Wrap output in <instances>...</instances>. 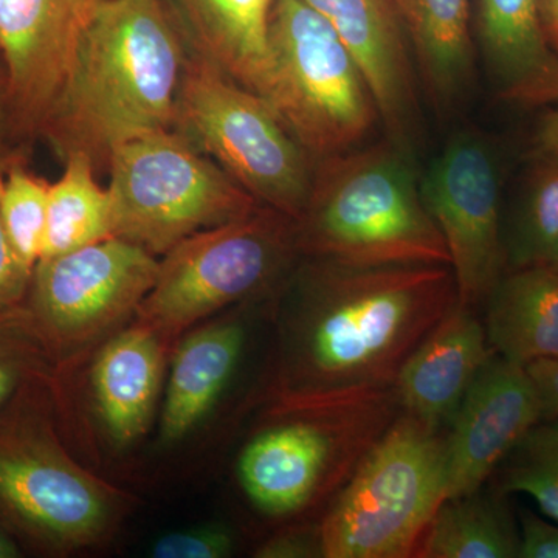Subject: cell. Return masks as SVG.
<instances>
[{"label":"cell","mask_w":558,"mask_h":558,"mask_svg":"<svg viewBox=\"0 0 558 558\" xmlns=\"http://www.w3.org/2000/svg\"><path fill=\"white\" fill-rule=\"evenodd\" d=\"M299 292L279 399L395 388L414 349L458 304L453 270L440 264L314 259Z\"/></svg>","instance_id":"1"},{"label":"cell","mask_w":558,"mask_h":558,"mask_svg":"<svg viewBox=\"0 0 558 558\" xmlns=\"http://www.w3.org/2000/svg\"><path fill=\"white\" fill-rule=\"evenodd\" d=\"M189 51L163 0H100L40 138L108 171L124 143L174 130Z\"/></svg>","instance_id":"2"},{"label":"cell","mask_w":558,"mask_h":558,"mask_svg":"<svg viewBox=\"0 0 558 558\" xmlns=\"http://www.w3.org/2000/svg\"><path fill=\"white\" fill-rule=\"evenodd\" d=\"M296 250L354 266L440 264L449 250L421 196L411 149L387 138L315 161Z\"/></svg>","instance_id":"3"},{"label":"cell","mask_w":558,"mask_h":558,"mask_svg":"<svg viewBox=\"0 0 558 558\" xmlns=\"http://www.w3.org/2000/svg\"><path fill=\"white\" fill-rule=\"evenodd\" d=\"M275 413L242 450L238 473L260 512L289 517L339 494L402 410L389 388L279 399Z\"/></svg>","instance_id":"4"},{"label":"cell","mask_w":558,"mask_h":558,"mask_svg":"<svg viewBox=\"0 0 558 558\" xmlns=\"http://www.w3.org/2000/svg\"><path fill=\"white\" fill-rule=\"evenodd\" d=\"M446 498V436L400 413L336 495L318 529L323 557H416Z\"/></svg>","instance_id":"5"},{"label":"cell","mask_w":558,"mask_h":558,"mask_svg":"<svg viewBox=\"0 0 558 558\" xmlns=\"http://www.w3.org/2000/svg\"><path fill=\"white\" fill-rule=\"evenodd\" d=\"M174 130L260 205L299 218L315 160L269 100L231 80L191 43Z\"/></svg>","instance_id":"6"},{"label":"cell","mask_w":558,"mask_h":558,"mask_svg":"<svg viewBox=\"0 0 558 558\" xmlns=\"http://www.w3.org/2000/svg\"><path fill=\"white\" fill-rule=\"evenodd\" d=\"M108 171L113 236L154 256L263 207L175 130L124 143L110 157Z\"/></svg>","instance_id":"7"},{"label":"cell","mask_w":558,"mask_h":558,"mask_svg":"<svg viewBox=\"0 0 558 558\" xmlns=\"http://www.w3.org/2000/svg\"><path fill=\"white\" fill-rule=\"evenodd\" d=\"M266 100L315 161L362 145L380 121L362 69L337 32L301 0L271 13Z\"/></svg>","instance_id":"8"},{"label":"cell","mask_w":558,"mask_h":558,"mask_svg":"<svg viewBox=\"0 0 558 558\" xmlns=\"http://www.w3.org/2000/svg\"><path fill=\"white\" fill-rule=\"evenodd\" d=\"M296 250L293 220L259 207L247 218L191 234L168 250L140 304L138 325L167 340L277 277Z\"/></svg>","instance_id":"9"},{"label":"cell","mask_w":558,"mask_h":558,"mask_svg":"<svg viewBox=\"0 0 558 558\" xmlns=\"http://www.w3.org/2000/svg\"><path fill=\"white\" fill-rule=\"evenodd\" d=\"M421 196L449 250L458 303L478 310L506 271L497 150L478 132H458L421 179Z\"/></svg>","instance_id":"10"},{"label":"cell","mask_w":558,"mask_h":558,"mask_svg":"<svg viewBox=\"0 0 558 558\" xmlns=\"http://www.w3.org/2000/svg\"><path fill=\"white\" fill-rule=\"evenodd\" d=\"M157 274V256L117 236L40 259L28 290L32 317L50 339L89 341L137 312Z\"/></svg>","instance_id":"11"},{"label":"cell","mask_w":558,"mask_h":558,"mask_svg":"<svg viewBox=\"0 0 558 558\" xmlns=\"http://www.w3.org/2000/svg\"><path fill=\"white\" fill-rule=\"evenodd\" d=\"M0 502L36 537L61 548L108 526V492L31 418H0Z\"/></svg>","instance_id":"12"},{"label":"cell","mask_w":558,"mask_h":558,"mask_svg":"<svg viewBox=\"0 0 558 558\" xmlns=\"http://www.w3.org/2000/svg\"><path fill=\"white\" fill-rule=\"evenodd\" d=\"M100 0H0V62L16 149L40 138Z\"/></svg>","instance_id":"13"},{"label":"cell","mask_w":558,"mask_h":558,"mask_svg":"<svg viewBox=\"0 0 558 558\" xmlns=\"http://www.w3.org/2000/svg\"><path fill=\"white\" fill-rule=\"evenodd\" d=\"M542 421V403L526 366L494 352L447 428V498L483 488Z\"/></svg>","instance_id":"14"},{"label":"cell","mask_w":558,"mask_h":558,"mask_svg":"<svg viewBox=\"0 0 558 558\" xmlns=\"http://www.w3.org/2000/svg\"><path fill=\"white\" fill-rule=\"evenodd\" d=\"M328 22L357 60L388 137L411 149L418 130L416 69L392 0H301Z\"/></svg>","instance_id":"15"},{"label":"cell","mask_w":558,"mask_h":558,"mask_svg":"<svg viewBox=\"0 0 558 558\" xmlns=\"http://www.w3.org/2000/svg\"><path fill=\"white\" fill-rule=\"evenodd\" d=\"M492 354L483 319L458 303L400 369L395 384L400 410L436 432L449 428Z\"/></svg>","instance_id":"16"},{"label":"cell","mask_w":558,"mask_h":558,"mask_svg":"<svg viewBox=\"0 0 558 558\" xmlns=\"http://www.w3.org/2000/svg\"><path fill=\"white\" fill-rule=\"evenodd\" d=\"M476 31L501 100L523 108L558 105V53L543 28L539 0H480Z\"/></svg>","instance_id":"17"},{"label":"cell","mask_w":558,"mask_h":558,"mask_svg":"<svg viewBox=\"0 0 558 558\" xmlns=\"http://www.w3.org/2000/svg\"><path fill=\"white\" fill-rule=\"evenodd\" d=\"M191 46L231 80L266 98L277 0H175Z\"/></svg>","instance_id":"18"},{"label":"cell","mask_w":558,"mask_h":558,"mask_svg":"<svg viewBox=\"0 0 558 558\" xmlns=\"http://www.w3.org/2000/svg\"><path fill=\"white\" fill-rule=\"evenodd\" d=\"M484 304V328L495 354L521 366L558 359L557 267L506 270Z\"/></svg>","instance_id":"19"},{"label":"cell","mask_w":558,"mask_h":558,"mask_svg":"<svg viewBox=\"0 0 558 558\" xmlns=\"http://www.w3.org/2000/svg\"><path fill=\"white\" fill-rule=\"evenodd\" d=\"M163 339L145 326L121 332L101 349L92 385L110 436L134 442L148 428L163 371Z\"/></svg>","instance_id":"20"},{"label":"cell","mask_w":558,"mask_h":558,"mask_svg":"<svg viewBox=\"0 0 558 558\" xmlns=\"http://www.w3.org/2000/svg\"><path fill=\"white\" fill-rule=\"evenodd\" d=\"M245 330L240 323H216L190 333L172 360L160 438L175 444L207 417L240 365Z\"/></svg>","instance_id":"21"},{"label":"cell","mask_w":558,"mask_h":558,"mask_svg":"<svg viewBox=\"0 0 558 558\" xmlns=\"http://www.w3.org/2000/svg\"><path fill=\"white\" fill-rule=\"evenodd\" d=\"M400 20L432 100L449 106L473 72L470 0H398Z\"/></svg>","instance_id":"22"},{"label":"cell","mask_w":558,"mask_h":558,"mask_svg":"<svg viewBox=\"0 0 558 558\" xmlns=\"http://www.w3.org/2000/svg\"><path fill=\"white\" fill-rule=\"evenodd\" d=\"M506 497L498 490L480 488L444 499L416 557L519 558L520 531Z\"/></svg>","instance_id":"23"},{"label":"cell","mask_w":558,"mask_h":558,"mask_svg":"<svg viewBox=\"0 0 558 558\" xmlns=\"http://www.w3.org/2000/svg\"><path fill=\"white\" fill-rule=\"evenodd\" d=\"M86 157L64 161V172L50 183L46 240L40 259L53 258L113 236L112 201L95 179Z\"/></svg>","instance_id":"24"},{"label":"cell","mask_w":558,"mask_h":558,"mask_svg":"<svg viewBox=\"0 0 558 558\" xmlns=\"http://www.w3.org/2000/svg\"><path fill=\"white\" fill-rule=\"evenodd\" d=\"M534 156L519 207L502 230L506 270L548 264L558 241V149Z\"/></svg>","instance_id":"25"},{"label":"cell","mask_w":558,"mask_h":558,"mask_svg":"<svg viewBox=\"0 0 558 558\" xmlns=\"http://www.w3.org/2000/svg\"><path fill=\"white\" fill-rule=\"evenodd\" d=\"M495 473L499 494H526L558 523V418L538 422Z\"/></svg>","instance_id":"26"},{"label":"cell","mask_w":558,"mask_h":558,"mask_svg":"<svg viewBox=\"0 0 558 558\" xmlns=\"http://www.w3.org/2000/svg\"><path fill=\"white\" fill-rule=\"evenodd\" d=\"M49 190L50 182L25 167L24 154L10 160L0 191V213L14 250L32 270L43 256Z\"/></svg>","instance_id":"27"},{"label":"cell","mask_w":558,"mask_h":558,"mask_svg":"<svg viewBox=\"0 0 558 558\" xmlns=\"http://www.w3.org/2000/svg\"><path fill=\"white\" fill-rule=\"evenodd\" d=\"M234 538L222 524H207L171 532L154 543V558H226L231 556Z\"/></svg>","instance_id":"28"},{"label":"cell","mask_w":558,"mask_h":558,"mask_svg":"<svg viewBox=\"0 0 558 558\" xmlns=\"http://www.w3.org/2000/svg\"><path fill=\"white\" fill-rule=\"evenodd\" d=\"M16 154H0V191L5 179L7 167ZM33 270L25 266L13 247L9 231L0 213V315L20 310L21 301L31 290Z\"/></svg>","instance_id":"29"},{"label":"cell","mask_w":558,"mask_h":558,"mask_svg":"<svg viewBox=\"0 0 558 558\" xmlns=\"http://www.w3.org/2000/svg\"><path fill=\"white\" fill-rule=\"evenodd\" d=\"M11 314L0 315V407L20 388L28 366L27 344L9 322Z\"/></svg>","instance_id":"30"},{"label":"cell","mask_w":558,"mask_h":558,"mask_svg":"<svg viewBox=\"0 0 558 558\" xmlns=\"http://www.w3.org/2000/svg\"><path fill=\"white\" fill-rule=\"evenodd\" d=\"M520 526L519 558H558V523H549L523 509Z\"/></svg>","instance_id":"31"},{"label":"cell","mask_w":558,"mask_h":558,"mask_svg":"<svg viewBox=\"0 0 558 558\" xmlns=\"http://www.w3.org/2000/svg\"><path fill=\"white\" fill-rule=\"evenodd\" d=\"M260 558H304L323 557L319 531L315 535L284 534L270 538L258 549Z\"/></svg>","instance_id":"32"},{"label":"cell","mask_w":558,"mask_h":558,"mask_svg":"<svg viewBox=\"0 0 558 558\" xmlns=\"http://www.w3.org/2000/svg\"><path fill=\"white\" fill-rule=\"evenodd\" d=\"M526 369L537 388L543 418H558V359L537 360Z\"/></svg>","instance_id":"33"},{"label":"cell","mask_w":558,"mask_h":558,"mask_svg":"<svg viewBox=\"0 0 558 558\" xmlns=\"http://www.w3.org/2000/svg\"><path fill=\"white\" fill-rule=\"evenodd\" d=\"M22 153L16 149L13 140V128H11L9 84L7 73L0 62V154Z\"/></svg>","instance_id":"34"},{"label":"cell","mask_w":558,"mask_h":558,"mask_svg":"<svg viewBox=\"0 0 558 558\" xmlns=\"http://www.w3.org/2000/svg\"><path fill=\"white\" fill-rule=\"evenodd\" d=\"M534 143L535 154L558 149V108L550 110L548 116L542 120Z\"/></svg>","instance_id":"35"},{"label":"cell","mask_w":558,"mask_h":558,"mask_svg":"<svg viewBox=\"0 0 558 558\" xmlns=\"http://www.w3.org/2000/svg\"><path fill=\"white\" fill-rule=\"evenodd\" d=\"M539 13L549 44L558 53V0H539Z\"/></svg>","instance_id":"36"},{"label":"cell","mask_w":558,"mask_h":558,"mask_svg":"<svg viewBox=\"0 0 558 558\" xmlns=\"http://www.w3.org/2000/svg\"><path fill=\"white\" fill-rule=\"evenodd\" d=\"M20 556L16 545L11 542L9 535L0 529V558H14Z\"/></svg>","instance_id":"37"},{"label":"cell","mask_w":558,"mask_h":558,"mask_svg":"<svg viewBox=\"0 0 558 558\" xmlns=\"http://www.w3.org/2000/svg\"><path fill=\"white\" fill-rule=\"evenodd\" d=\"M546 266L557 267L558 269V241L556 244V248H554L553 256H550L549 263Z\"/></svg>","instance_id":"38"},{"label":"cell","mask_w":558,"mask_h":558,"mask_svg":"<svg viewBox=\"0 0 558 558\" xmlns=\"http://www.w3.org/2000/svg\"><path fill=\"white\" fill-rule=\"evenodd\" d=\"M392 2L398 3V0H392Z\"/></svg>","instance_id":"39"}]
</instances>
